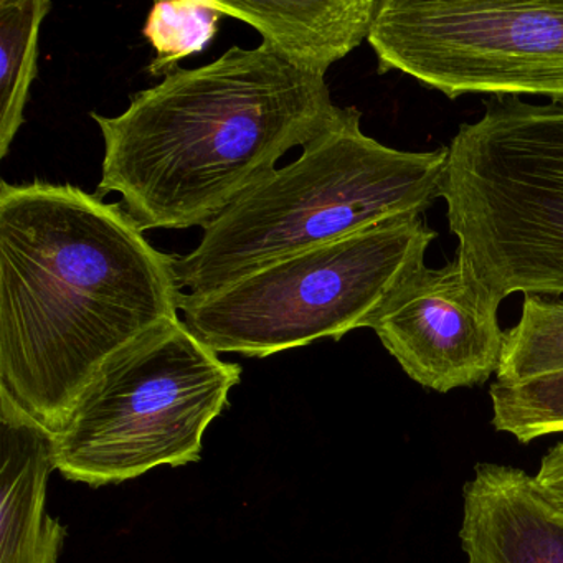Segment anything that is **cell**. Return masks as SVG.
<instances>
[{"mask_svg": "<svg viewBox=\"0 0 563 563\" xmlns=\"http://www.w3.org/2000/svg\"><path fill=\"white\" fill-rule=\"evenodd\" d=\"M173 263L123 203L2 180L0 391L55 433L108 358L179 319Z\"/></svg>", "mask_w": 563, "mask_h": 563, "instance_id": "6da1fadb", "label": "cell"}, {"mask_svg": "<svg viewBox=\"0 0 563 563\" xmlns=\"http://www.w3.org/2000/svg\"><path fill=\"white\" fill-rule=\"evenodd\" d=\"M344 111L325 77L265 42L229 48L134 95L120 117L91 113L104 143L97 196L120 194L143 232L206 229Z\"/></svg>", "mask_w": 563, "mask_h": 563, "instance_id": "7a4b0ae2", "label": "cell"}, {"mask_svg": "<svg viewBox=\"0 0 563 563\" xmlns=\"http://www.w3.org/2000/svg\"><path fill=\"white\" fill-rule=\"evenodd\" d=\"M362 113L341 120L302 147L203 229L202 242L174 255L177 288L206 295L255 269L368 227L427 212L441 199L448 146L394 150L367 136Z\"/></svg>", "mask_w": 563, "mask_h": 563, "instance_id": "3957f363", "label": "cell"}, {"mask_svg": "<svg viewBox=\"0 0 563 563\" xmlns=\"http://www.w3.org/2000/svg\"><path fill=\"white\" fill-rule=\"evenodd\" d=\"M448 144L450 232L500 299L563 296V104L490 98Z\"/></svg>", "mask_w": 563, "mask_h": 563, "instance_id": "277c9868", "label": "cell"}, {"mask_svg": "<svg viewBox=\"0 0 563 563\" xmlns=\"http://www.w3.org/2000/svg\"><path fill=\"white\" fill-rule=\"evenodd\" d=\"M242 367L167 322L108 358L54 433L62 476L100 487L200 460Z\"/></svg>", "mask_w": 563, "mask_h": 563, "instance_id": "5b68a950", "label": "cell"}, {"mask_svg": "<svg viewBox=\"0 0 563 563\" xmlns=\"http://www.w3.org/2000/svg\"><path fill=\"white\" fill-rule=\"evenodd\" d=\"M438 233L397 217L255 269L206 295H180L184 324L217 354L269 357L367 328Z\"/></svg>", "mask_w": 563, "mask_h": 563, "instance_id": "8992f818", "label": "cell"}, {"mask_svg": "<svg viewBox=\"0 0 563 563\" xmlns=\"http://www.w3.org/2000/svg\"><path fill=\"white\" fill-rule=\"evenodd\" d=\"M367 42L378 74L400 71L451 100L563 104L562 0H380Z\"/></svg>", "mask_w": 563, "mask_h": 563, "instance_id": "52a82bcc", "label": "cell"}, {"mask_svg": "<svg viewBox=\"0 0 563 563\" xmlns=\"http://www.w3.org/2000/svg\"><path fill=\"white\" fill-rule=\"evenodd\" d=\"M500 302L456 253L441 268L421 263L408 272L367 328L411 380L448 394L497 374L506 342Z\"/></svg>", "mask_w": 563, "mask_h": 563, "instance_id": "ba28073f", "label": "cell"}, {"mask_svg": "<svg viewBox=\"0 0 563 563\" xmlns=\"http://www.w3.org/2000/svg\"><path fill=\"white\" fill-rule=\"evenodd\" d=\"M467 563H563V506L520 467L481 463L464 484Z\"/></svg>", "mask_w": 563, "mask_h": 563, "instance_id": "9c48e42d", "label": "cell"}, {"mask_svg": "<svg viewBox=\"0 0 563 563\" xmlns=\"http://www.w3.org/2000/svg\"><path fill=\"white\" fill-rule=\"evenodd\" d=\"M54 433L0 391V563H57L67 529L47 514Z\"/></svg>", "mask_w": 563, "mask_h": 563, "instance_id": "30bf717a", "label": "cell"}, {"mask_svg": "<svg viewBox=\"0 0 563 563\" xmlns=\"http://www.w3.org/2000/svg\"><path fill=\"white\" fill-rule=\"evenodd\" d=\"M296 67L325 71L368 41L380 0H213Z\"/></svg>", "mask_w": 563, "mask_h": 563, "instance_id": "8fae6325", "label": "cell"}, {"mask_svg": "<svg viewBox=\"0 0 563 563\" xmlns=\"http://www.w3.org/2000/svg\"><path fill=\"white\" fill-rule=\"evenodd\" d=\"M51 0H0V159L8 156L25 121L38 47Z\"/></svg>", "mask_w": 563, "mask_h": 563, "instance_id": "7c38bea8", "label": "cell"}, {"mask_svg": "<svg viewBox=\"0 0 563 563\" xmlns=\"http://www.w3.org/2000/svg\"><path fill=\"white\" fill-rule=\"evenodd\" d=\"M563 372V296H523L522 314L506 331L499 384H520Z\"/></svg>", "mask_w": 563, "mask_h": 563, "instance_id": "4fadbf2b", "label": "cell"}, {"mask_svg": "<svg viewBox=\"0 0 563 563\" xmlns=\"http://www.w3.org/2000/svg\"><path fill=\"white\" fill-rule=\"evenodd\" d=\"M225 18L213 0L157 2L144 25V37L156 57L147 71L151 77H167L184 58L200 54L216 38L220 19Z\"/></svg>", "mask_w": 563, "mask_h": 563, "instance_id": "5bb4252c", "label": "cell"}, {"mask_svg": "<svg viewBox=\"0 0 563 563\" xmlns=\"http://www.w3.org/2000/svg\"><path fill=\"white\" fill-rule=\"evenodd\" d=\"M493 427L520 443L563 433V372L520 382H494L489 390Z\"/></svg>", "mask_w": 563, "mask_h": 563, "instance_id": "9a60e30c", "label": "cell"}, {"mask_svg": "<svg viewBox=\"0 0 563 563\" xmlns=\"http://www.w3.org/2000/svg\"><path fill=\"white\" fill-rule=\"evenodd\" d=\"M537 483L563 506V441L547 451L536 474Z\"/></svg>", "mask_w": 563, "mask_h": 563, "instance_id": "2e32d148", "label": "cell"}]
</instances>
